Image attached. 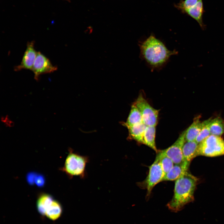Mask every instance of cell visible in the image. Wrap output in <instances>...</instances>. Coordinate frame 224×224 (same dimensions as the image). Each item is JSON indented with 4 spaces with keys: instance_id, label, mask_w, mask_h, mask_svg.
<instances>
[{
    "instance_id": "obj_17",
    "label": "cell",
    "mask_w": 224,
    "mask_h": 224,
    "mask_svg": "<svg viewBox=\"0 0 224 224\" xmlns=\"http://www.w3.org/2000/svg\"><path fill=\"white\" fill-rule=\"evenodd\" d=\"M142 123L143 122L140 112L133 103L132 105L127 120L123 124L127 128Z\"/></svg>"
},
{
    "instance_id": "obj_9",
    "label": "cell",
    "mask_w": 224,
    "mask_h": 224,
    "mask_svg": "<svg viewBox=\"0 0 224 224\" xmlns=\"http://www.w3.org/2000/svg\"><path fill=\"white\" fill-rule=\"evenodd\" d=\"M34 41L27 42L22 61L19 65L14 67L15 71H17L23 69L31 70L37 54L34 48Z\"/></svg>"
},
{
    "instance_id": "obj_3",
    "label": "cell",
    "mask_w": 224,
    "mask_h": 224,
    "mask_svg": "<svg viewBox=\"0 0 224 224\" xmlns=\"http://www.w3.org/2000/svg\"><path fill=\"white\" fill-rule=\"evenodd\" d=\"M88 161L87 156L70 149L62 170L70 177L77 176L83 178L85 176L86 167Z\"/></svg>"
},
{
    "instance_id": "obj_10",
    "label": "cell",
    "mask_w": 224,
    "mask_h": 224,
    "mask_svg": "<svg viewBox=\"0 0 224 224\" xmlns=\"http://www.w3.org/2000/svg\"><path fill=\"white\" fill-rule=\"evenodd\" d=\"M189 163L185 161L179 164H174L171 170L165 174L163 181L176 180L188 170Z\"/></svg>"
},
{
    "instance_id": "obj_5",
    "label": "cell",
    "mask_w": 224,
    "mask_h": 224,
    "mask_svg": "<svg viewBox=\"0 0 224 224\" xmlns=\"http://www.w3.org/2000/svg\"><path fill=\"white\" fill-rule=\"evenodd\" d=\"M148 174L146 179L138 183V185L147 191V197H149L153 187L162 181L165 175L159 160L156 158L153 163L149 167Z\"/></svg>"
},
{
    "instance_id": "obj_2",
    "label": "cell",
    "mask_w": 224,
    "mask_h": 224,
    "mask_svg": "<svg viewBox=\"0 0 224 224\" xmlns=\"http://www.w3.org/2000/svg\"><path fill=\"white\" fill-rule=\"evenodd\" d=\"M198 180L196 177L187 171L175 180L173 198L167 205L170 210L179 211L194 200Z\"/></svg>"
},
{
    "instance_id": "obj_23",
    "label": "cell",
    "mask_w": 224,
    "mask_h": 224,
    "mask_svg": "<svg viewBox=\"0 0 224 224\" xmlns=\"http://www.w3.org/2000/svg\"><path fill=\"white\" fill-rule=\"evenodd\" d=\"M45 182L44 177L42 175L37 174L35 180V183L38 187H42Z\"/></svg>"
},
{
    "instance_id": "obj_1",
    "label": "cell",
    "mask_w": 224,
    "mask_h": 224,
    "mask_svg": "<svg viewBox=\"0 0 224 224\" xmlns=\"http://www.w3.org/2000/svg\"><path fill=\"white\" fill-rule=\"evenodd\" d=\"M140 56L152 70H159L166 65L175 50L168 49L164 43L152 34L139 44Z\"/></svg>"
},
{
    "instance_id": "obj_8",
    "label": "cell",
    "mask_w": 224,
    "mask_h": 224,
    "mask_svg": "<svg viewBox=\"0 0 224 224\" xmlns=\"http://www.w3.org/2000/svg\"><path fill=\"white\" fill-rule=\"evenodd\" d=\"M57 67L53 65L49 60L40 52H37L31 70L37 81L42 74L50 73L57 70Z\"/></svg>"
},
{
    "instance_id": "obj_16",
    "label": "cell",
    "mask_w": 224,
    "mask_h": 224,
    "mask_svg": "<svg viewBox=\"0 0 224 224\" xmlns=\"http://www.w3.org/2000/svg\"><path fill=\"white\" fill-rule=\"evenodd\" d=\"M54 200L49 194H43L40 195L37 201L36 207L38 212L41 215L45 216L47 209Z\"/></svg>"
},
{
    "instance_id": "obj_18",
    "label": "cell",
    "mask_w": 224,
    "mask_h": 224,
    "mask_svg": "<svg viewBox=\"0 0 224 224\" xmlns=\"http://www.w3.org/2000/svg\"><path fill=\"white\" fill-rule=\"evenodd\" d=\"M63 212L62 206L60 203L54 200L47 209L45 216L49 219L55 221L61 216Z\"/></svg>"
},
{
    "instance_id": "obj_7",
    "label": "cell",
    "mask_w": 224,
    "mask_h": 224,
    "mask_svg": "<svg viewBox=\"0 0 224 224\" xmlns=\"http://www.w3.org/2000/svg\"><path fill=\"white\" fill-rule=\"evenodd\" d=\"M185 131L186 130L182 132L171 146L166 149L161 150L163 154L173 161L174 164H180L184 161L182 149L186 142Z\"/></svg>"
},
{
    "instance_id": "obj_6",
    "label": "cell",
    "mask_w": 224,
    "mask_h": 224,
    "mask_svg": "<svg viewBox=\"0 0 224 224\" xmlns=\"http://www.w3.org/2000/svg\"><path fill=\"white\" fill-rule=\"evenodd\" d=\"M134 103L140 112L143 123L147 126H156L159 110L151 106L142 95H139Z\"/></svg>"
},
{
    "instance_id": "obj_4",
    "label": "cell",
    "mask_w": 224,
    "mask_h": 224,
    "mask_svg": "<svg viewBox=\"0 0 224 224\" xmlns=\"http://www.w3.org/2000/svg\"><path fill=\"white\" fill-rule=\"evenodd\" d=\"M224 155V140L220 136L211 135L198 144L195 157H215Z\"/></svg>"
},
{
    "instance_id": "obj_20",
    "label": "cell",
    "mask_w": 224,
    "mask_h": 224,
    "mask_svg": "<svg viewBox=\"0 0 224 224\" xmlns=\"http://www.w3.org/2000/svg\"><path fill=\"white\" fill-rule=\"evenodd\" d=\"M156 153V158L159 160L162 168L166 174L171 170L174 164L173 161L163 154L161 150H158Z\"/></svg>"
},
{
    "instance_id": "obj_12",
    "label": "cell",
    "mask_w": 224,
    "mask_h": 224,
    "mask_svg": "<svg viewBox=\"0 0 224 224\" xmlns=\"http://www.w3.org/2000/svg\"><path fill=\"white\" fill-rule=\"evenodd\" d=\"M184 12L195 19L202 29H204L205 25L202 19L203 12L202 0H199L195 5L186 10Z\"/></svg>"
},
{
    "instance_id": "obj_19",
    "label": "cell",
    "mask_w": 224,
    "mask_h": 224,
    "mask_svg": "<svg viewBox=\"0 0 224 224\" xmlns=\"http://www.w3.org/2000/svg\"><path fill=\"white\" fill-rule=\"evenodd\" d=\"M210 129L211 135L220 137L224 133V121L219 117L212 119Z\"/></svg>"
},
{
    "instance_id": "obj_21",
    "label": "cell",
    "mask_w": 224,
    "mask_h": 224,
    "mask_svg": "<svg viewBox=\"0 0 224 224\" xmlns=\"http://www.w3.org/2000/svg\"><path fill=\"white\" fill-rule=\"evenodd\" d=\"M211 119H209L204 121V124L195 140L198 144L211 135L210 124Z\"/></svg>"
},
{
    "instance_id": "obj_13",
    "label": "cell",
    "mask_w": 224,
    "mask_h": 224,
    "mask_svg": "<svg viewBox=\"0 0 224 224\" xmlns=\"http://www.w3.org/2000/svg\"><path fill=\"white\" fill-rule=\"evenodd\" d=\"M147 126L143 123L136 124L127 128L130 139H133L143 144L144 133Z\"/></svg>"
},
{
    "instance_id": "obj_22",
    "label": "cell",
    "mask_w": 224,
    "mask_h": 224,
    "mask_svg": "<svg viewBox=\"0 0 224 224\" xmlns=\"http://www.w3.org/2000/svg\"><path fill=\"white\" fill-rule=\"evenodd\" d=\"M199 0H185L181 1L178 5V7L183 12L195 5Z\"/></svg>"
},
{
    "instance_id": "obj_11",
    "label": "cell",
    "mask_w": 224,
    "mask_h": 224,
    "mask_svg": "<svg viewBox=\"0 0 224 224\" xmlns=\"http://www.w3.org/2000/svg\"><path fill=\"white\" fill-rule=\"evenodd\" d=\"M198 116L195 118L191 124L186 129L185 139L186 141H195L203 127L205 121L201 122Z\"/></svg>"
},
{
    "instance_id": "obj_14",
    "label": "cell",
    "mask_w": 224,
    "mask_h": 224,
    "mask_svg": "<svg viewBox=\"0 0 224 224\" xmlns=\"http://www.w3.org/2000/svg\"><path fill=\"white\" fill-rule=\"evenodd\" d=\"M156 126H147L144 133L143 144L150 147L156 152L158 151L155 143Z\"/></svg>"
},
{
    "instance_id": "obj_15",
    "label": "cell",
    "mask_w": 224,
    "mask_h": 224,
    "mask_svg": "<svg viewBox=\"0 0 224 224\" xmlns=\"http://www.w3.org/2000/svg\"><path fill=\"white\" fill-rule=\"evenodd\" d=\"M195 141H186L182 149L184 161L190 163L195 155L198 145Z\"/></svg>"
},
{
    "instance_id": "obj_24",
    "label": "cell",
    "mask_w": 224,
    "mask_h": 224,
    "mask_svg": "<svg viewBox=\"0 0 224 224\" xmlns=\"http://www.w3.org/2000/svg\"><path fill=\"white\" fill-rule=\"evenodd\" d=\"M37 174L35 172H30L27 174L26 179L28 183L32 185L35 183V180Z\"/></svg>"
}]
</instances>
